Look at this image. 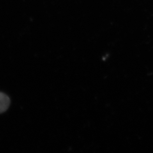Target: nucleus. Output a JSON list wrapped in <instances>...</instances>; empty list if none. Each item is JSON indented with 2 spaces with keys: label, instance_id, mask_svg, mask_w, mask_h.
I'll return each mask as SVG.
<instances>
[{
  "label": "nucleus",
  "instance_id": "obj_1",
  "mask_svg": "<svg viewBox=\"0 0 153 153\" xmlns=\"http://www.w3.org/2000/svg\"><path fill=\"white\" fill-rule=\"evenodd\" d=\"M10 104V100L9 97L0 92V114L6 111Z\"/></svg>",
  "mask_w": 153,
  "mask_h": 153
}]
</instances>
